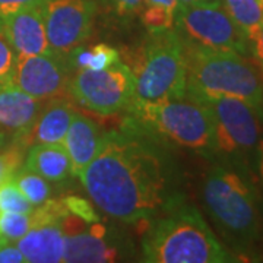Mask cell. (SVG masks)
<instances>
[{
	"label": "cell",
	"mask_w": 263,
	"mask_h": 263,
	"mask_svg": "<svg viewBox=\"0 0 263 263\" xmlns=\"http://www.w3.org/2000/svg\"><path fill=\"white\" fill-rule=\"evenodd\" d=\"M79 179L97 206L126 224L148 222L174 196L164 157L129 133H105L103 148Z\"/></svg>",
	"instance_id": "6da1fadb"
},
{
	"label": "cell",
	"mask_w": 263,
	"mask_h": 263,
	"mask_svg": "<svg viewBox=\"0 0 263 263\" xmlns=\"http://www.w3.org/2000/svg\"><path fill=\"white\" fill-rule=\"evenodd\" d=\"M143 260L151 263L234 262L196 208L177 195L148 224L142 238Z\"/></svg>",
	"instance_id": "7a4b0ae2"
},
{
	"label": "cell",
	"mask_w": 263,
	"mask_h": 263,
	"mask_svg": "<svg viewBox=\"0 0 263 263\" xmlns=\"http://www.w3.org/2000/svg\"><path fill=\"white\" fill-rule=\"evenodd\" d=\"M184 48L187 98L203 103L218 97H234L263 108L262 76L245 54L187 41H184Z\"/></svg>",
	"instance_id": "3957f363"
},
{
	"label": "cell",
	"mask_w": 263,
	"mask_h": 263,
	"mask_svg": "<svg viewBox=\"0 0 263 263\" xmlns=\"http://www.w3.org/2000/svg\"><path fill=\"white\" fill-rule=\"evenodd\" d=\"M135 100L132 105L158 104L186 97V48L173 28L152 31L135 66Z\"/></svg>",
	"instance_id": "277c9868"
},
{
	"label": "cell",
	"mask_w": 263,
	"mask_h": 263,
	"mask_svg": "<svg viewBox=\"0 0 263 263\" xmlns=\"http://www.w3.org/2000/svg\"><path fill=\"white\" fill-rule=\"evenodd\" d=\"M203 205L226 235L250 245L260 234L262 218L257 197L245 176L227 165L209 170L202 184Z\"/></svg>",
	"instance_id": "5b68a950"
},
{
	"label": "cell",
	"mask_w": 263,
	"mask_h": 263,
	"mask_svg": "<svg viewBox=\"0 0 263 263\" xmlns=\"http://www.w3.org/2000/svg\"><path fill=\"white\" fill-rule=\"evenodd\" d=\"M132 107L141 120L157 129L171 142L205 155L216 154L214 122L205 104L184 97Z\"/></svg>",
	"instance_id": "8992f818"
},
{
	"label": "cell",
	"mask_w": 263,
	"mask_h": 263,
	"mask_svg": "<svg viewBox=\"0 0 263 263\" xmlns=\"http://www.w3.org/2000/svg\"><path fill=\"white\" fill-rule=\"evenodd\" d=\"M202 104L212 116L216 154L235 161L256 157L263 135V108L234 97L211 98Z\"/></svg>",
	"instance_id": "52a82bcc"
},
{
	"label": "cell",
	"mask_w": 263,
	"mask_h": 263,
	"mask_svg": "<svg viewBox=\"0 0 263 263\" xmlns=\"http://www.w3.org/2000/svg\"><path fill=\"white\" fill-rule=\"evenodd\" d=\"M174 24L181 38L190 44L249 54V38L219 0L179 3Z\"/></svg>",
	"instance_id": "ba28073f"
},
{
	"label": "cell",
	"mask_w": 263,
	"mask_h": 263,
	"mask_svg": "<svg viewBox=\"0 0 263 263\" xmlns=\"http://www.w3.org/2000/svg\"><path fill=\"white\" fill-rule=\"evenodd\" d=\"M67 92L81 107L101 116L122 111L135 100V78L122 60L103 70L79 69L70 76Z\"/></svg>",
	"instance_id": "9c48e42d"
},
{
	"label": "cell",
	"mask_w": 263,
	"mask_h": 263,
	"mask_svg": "<svg viewBox=\"0 0 263 263\" xmlns=\"http://www.w3.org/2000/svg\"><path fill=\"white\" fill-rule=\"evenodd\" d=\"M94 15L92 0H46L44 25L51 50L67 57L81 47L91 34Z\"/></svg>",
	"instance_id": "30bf717a"
},
{
	"label": "cell",
	"mask_w": 263,
	"mask_h": 263,
	"mask_svg": "<svg viewBox=\"0 0 263 263\" xmlns=\"http://www.w3.org/2000/svg\"><path fill=\"white\" fill-rule=\"evenodd\" d=\"M72 66L57 53L18 56L10 82L40 101L60 97L67 91Z\"/></svg>",
	"instance_id": "8fae6325"
},
{
	"label": "cell",
	"mask_w": 263,
	"mask_h": 263,
	"mask_svg": "<svg viewBox=\"0 0 263 263\" xmlns=\"http://www.w3.org/2000/svg\"><path fill=\"white\" fill-rule=\"evenodd\" d=\"M0 32L18 56L54 53L47 41L44 25V3L0 16Z\"/></svg>",
	"instance_id": "7c38bea8"
},
{
	"label": "cell",
	"mask_w": 263,
	"mask_h": 263,
	"mask_svg": "<svg viewBox=\"0 0 263 263\" xmlns=\"http://www.w3.org/2000/svg\"><path fill=\"white\" fill-rule=\"evenodd\" d=\"M41 103L12 82L0 84V148L6 139H19L28 135L43 110Z\"/></svg>",
	"instance_id": "4fadbf2b"
},
{
	"label": "cell",
	"mask_w": 263,
	"mask_h": 263,
	"mask_svg": "<svg viewBox=\"0 0 263 263\" xmlns=\"http://www.w3.org/2000/svg\"><path fill=\"white\" fill-rule=\"evenodd\" d=\"M105 133L94 119L73 111L63 145L72 164V174L81 176L103 148Z\"/></svg>",
	"instance_id": "5bb4252c"
},
{
	"label": "cell",
	"mask_w": 263,
	"mask_h": 263,
	"mask_svg": "<svg viewBox=\"0 0 263 263\" xmlns=\"http://www.w3.org/2000/svg\"><path fill=\"white\" fill-rule=\"evenodd\" d=\"M116 257L117 246L110 241L107 228L98 222L65 234L63 262H113Z\"/></svg>",
	"instance_id": "9a60e30c"
},
{
	"label": "cell",
	"mask_w": 263,
	"mask_h": 263,
	"mask_svg": "<svg viewBox=\"0 0 263 263\" xmlns=\"http://www.w3.org/2000/svg\"><path fill=\"white\" fill-rule=\"evenodd\" d=\"M27 262H63L65 231L60 222H43L31 227L27 234L16 241Z\"/></svg>",
	"instance_id": "2e32d148"
},
{
	"label": "cell",
	"mask_w": 263,
	"mask_h": 263,
	"mask_svg": "<svg viewBox=\"0 0 263 263\" xmlns=\"http://www.w3.org/2000/svg\"><path fill=\"white\" fill-rule=\"evenodd\" d=\"M73 116V108L69 101L60 97L53 98L50 104L43 107L37 120L31 127L27 141L34 143H63L69 124Z\"/></svg>",
	"instance_id": "e0dca14e"
},
{
	"label": "cell",
	"mask_w": 263,
	"mask_h": 263,
	"mask_svg": "<svg viewBox=\"0 0 263 263\" xmlns=\"http://www.w3.org/2000/svg\"><path fill=\"white\" fill-rule=\"evenodd\" d=\"M24 167L54 183L72 176V164L63 143H34L28 149Z\"/></svg>",
	"instance_id": "ac0fdd59"
},
{
	"label": "cell",
	"mask_w": 263,
	"mask_h": 263,
	"mask_svg": "<svg viewBox=\"0 0 263 263\" xmlns=\"http://www.w3.org/2000/svg\"><path fill=\"white\" fill-rule=\"evenodd\" d=\"M222 5L234 19V22L245 31L250 40L259 32L263 25V5L260 0H222Z\"/></svg>",
	"instance_id": "d6986e66"
},
{
	"label": "cell",
	"mask_w": 263,
	"mask_h": 263,
	"mask_svg": "<svg viewBox=\"0 0 263 263\" xmlns=\"http://www.w3.org/2000/svg\"><path fill=\"white\" fill-rule=\"evenodd\" d=\"M142 3L145 6L142 21L151 32L173 28L179 0H142Z\"/></svg>",
	"instance_id": "ffe728a7"
},
{
	"label": "cell",
	"mask_w": 263,
	"mask_h": 263,
	"mask_svg": "<svg viewBox=\"0 0 263 263\" xmlns=\"http://www.w3.org/2000/svg\"><path fill=\"white\" fill-rule=\"evenodd\" d=\"M12 181L18 186L22 195L27 197L34 206L43 205L46 200H48L50 193H51L47 180L25 167L16 170V173L12 176Z\"/></svg>",
	"instance_id": "44dd1931"
},
{
	"label": "cell",
	"mask_w": 263,
	"mask_h": 263,
	"mask_svg": "<svg viewBox=\"0 0 263 263\" xmlns=\"http://www.w3.org/2000/svg\"><path fill=\"white\" fill-rule=\"evenodd\" d=\"M32 227L31 214L0 212V235L8 241H18Z\"/></svg>",
	"instance_id": "7402d4cb"
},
{
	"label": "cell",
	"mask_w": 263,
	"mask_h": 263,
	"mask_svg": "<svg viewBox=\"0 0 263 263\" xmlns=\"http://www.w3.org/2000/svg\"><path fill=\"white\" fill-rule=\"evenodd\" d=\"M35 206L22 195L18 186L8 180L0 186V212H21V214H31Z\"/></svg>",
	"instance_id": "603a6c76"
},
{
	"label": "cell",
	"mask_w": 263,
	"mask_h": 263,
	"mask_svg": "<svg viewBox=\"0 0 263 263\" xmlns=\"http://www.w3.org/2000/svg\"><path fill=\"white\" fill-rule=\"evenodd\" d=\"M89 51H91L89 60H88V65L85 67L89 70H103V69L110 67L116 62L120 60L119 51L116 48L107 46V44H98V46L91 48Z\"/></svg>",
	"instance_id": "cb8c5ba5"
},
{
	"label": "cell",
	"mask_w": 263,
	"mask_h": 263,
	"mask_svg": "<svg viewBox=\"0 0 263 263\" xmlns=\"http://www.w3.org/2000/svg\"><path fill=\"white\" fill-rule=\"evenodd\" d=\"M63 205H65L66 211L70 214V215L76 216L79 219L85 221L86 224H94L100 221V216L95 212L94 206L84 199V197L79 196H67L63 200Z\"/></svg>",
	"instance_id": "d4e9b609"
},
{
	"label": "cell",
	"mask_w": 263,
	"mask_h": 263,
	"mask_svg": "<svg viewBox=\"0 0 263 263\" xmlns=\"http://www.w3.org/2000/svg\"><path fill=\"white\" fill-rule=\"evenodd\" d=\"M18 60V53L10 46L6 37L0 32V84L10 82L15 66Z\"/></svg>",
	"instance_id": "484cf974"
},
{
	"label": "cell",
	"mask_w": 263,
	"mask_h": 263,
	"mask_svg": "<svg viewBox=\"0 0 263 263\" xmlns=\"http://www.w3.org/2000/svg\"><path fill=\"white\" fill-rule=\"evenodd\" d=\"M21 164V152L10 149L0 154V186L12 179Z\"/></svg>",
	"instance_id": "4316f807"
},
{
	"label": "cell",
	"mask_w": 263,
	"mask_h": 263,
	"mask_svg": "<svg viewBox=\"0 0 263 263\" xmlns=\"http://www.w3.org/2000/svg\"><path fill=\"white\" fill-rule=\"evenodd\" d=\"M46 0H0V16H6L21 9L43 5Z\"/></svg>",
	"instance_id": "83f0119b"
},
{
	"label": "cell",
	"mask_w": 263,
	"mask_h": 263,
	"mask_svg": "<svg viewBox=\"0 0 263 263\" xmlns=\"http://www.w3.org/2000/svg\"><path fill=\"white\" fill-rule=\"evenodd\" d=\"M27 262L22 252L16 246H10L9 243L0 249V263H22Z\"/></svg>",
	"instance_id": "f1b7e54d"
},
{
	"label": "cell",
	"mask_w": 263,
	"mask_h": 263,
	"mask_svg": "<svg viewBox=\"0 0 263 263\" xmlns=\"http://www.w3.org/2000/svg\"><path fill=\"white\" fill-rule=\"evenodd\" d=\"M250 46H252V53L254 54V57L263 66V25L262 28L259 29V32L250 40Z\"/></svg>",
	"instance_id": "f546056e"
},
{
	"label": "cell",
	"mask_w": 263,
	"mask_h": 263,
	"mask_svg": "<svg viewBox=\"0 0 263 263\" xmlns=\"http://www.w3.org/2000/svg\"><path fill=\"white\" fill-rule=\"evenodd\" d=\"M116 6V9L120 13H127L136 10L142 5V0H111Z\"/></svg>",
	"instance_id": "4dcf8cb0"
},
{
	"label": "cell",
	"mask_w": 263,
	"mask_h": 263,
	"mask_svg": "<svg viewBox=\"0 0 263 263\" xmlns=\"http://www.w3.org/2000/svg\"><path fill=\"white\" fill-rule=\"evenodd\" d=\"M256 165H257V171H259V177H260V181L263 184V138L259 142L257 145V149H256Z\"/></svg>",
	"instance_id": "1f68e13d"
},
{
	"label": "cell",
	"mask_w": 263,
	"mask_h": 263,
	"mask_svg": "<svg viewBox=\"0 0 263 263\" xmlns=\"http://www.w3.org/2000/svg\"><path fill=\"white\" fill-rule=\"evenodd\" d=\"M195 2H202V0H179L180 5H190V3H195Z\"/></svg>",
	"instance_id": "d6a6232c"
},
{
	"label": "cell",
	"mask_w": 263,
	"mask_h": 263,
	"mask_svg": "<svg viewBox=\"0 0 263 263\" xmlns=\"http://www.w3.org/2000/svg\"><path fill=\"white\" fill-rule=\"evenodd\" d=\"M8 243H9V241H8L6 238H3V237L0 235V249H2V247H5V246L8 245Z\"/></svg>",
	"instance_id": "836d02e7"
},
{
	"label": "cell",
	"mask_w": 263,
	"mask_h": 263,
	"mask_svg": "<svg viewBox=\"0 0 263 263\" xmlns=\"http://www.w3.org/2000/svg\"><path fill=\"white\" fill-rule=\"evenodd\" d=\"M260 2H262V5H263V0H260Z\"/></svg>",
	"instance_id": "e575fe53"
}]
</instances>
